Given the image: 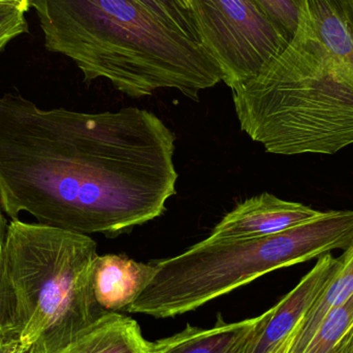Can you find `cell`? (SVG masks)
Listing matches in <instances>:
<instances>
[{
    "instance_id": "1",
    "label": "cell",
    "mask_w": 353,
    "mask_h": 353,
    "mask_svg": "<svg viewBox=\"0 0 353 353\" xmlns=\"http://www.w3.org/2000/svg\"><path fill=\"white\" fill-rule=\"evenodd\" d=\"M176 134L136 107L82 113L0 97V205L109 238L161 217L176 193Z\"/></svg>"
},
{
    "instance_id": "2",
    "label": "cell",
    "mask_w": 353,
    "mask_h": 353,
    "mask_svg": "<svg viewBox=\"0 0 353 353\" xmlns=\"http://www.w3.org/2000/svg\"><path fill=\"white\" fill-rule=\"evenodd\" d=\"M49 51L70 58L85 82L105 79L128 97L175 89L199 101L222 81L201 43L161 22L138 0H30Z\"/></svg>"
},
{
    "instance_id": "3",
    "label": "cell",
    "mask_w": 353,
    "mask_h": 353,
    "mask_svg": "<svg viewBox=\"0 0 353 353\" xmlns=\"http://www.w3.org/2000/svg\"><path fill=\"white\" fill-rule=\"evenodd\" d=\"M241 130L267 152L325 154L353 145V70L319 41L306 17L288 47L232 89Z\"/></svg>"
},
{
    "instance_id": "4",
    "label": "cell",
    "mask_w": 353,
    "mask_h": 353,
    "mask_svg": "<svg viewBox=\"0 0 353 353\" xmlns=\"http://www.w3.org/2000/svg\"><path fill=\"white\" fill-rule=\"evenodd\" d=\"M97 255L87 234L19 219L8 224L1 278L17 337L32 353L57 352L108 313L93 292Z\"/></svg>"
},
{
    "instance_id": "5",
    "label": "cell",
    "mask_w": 353,
    "mask_h": 353,
    "mask_svg": "<svg viewBox=\"0 0 353 353\" xmlns=\"http://www.w3.org/2000/svg\"><path fill=\"white\" fill-rule=\"evenodd\" d=\"M353 242V210H330L285 232L244 240L201 241L171 259L126 312L169 319L196 310L257 278Z\"/></svg>"
},
{
    "instance_id": "6",
    "label": "cell",
    "mask_w": 353,
    "mask_h": 353,
    "mask_svg": "<svg viewBox=\"0 0 353 353\" xmlns=\"http://www.w3.org/2000/svg\"><path fill=\"white\" fill-rule=\"evenodd\" d=\"M201 43L236 88L259 74L290 41L254 0H189Z\"/></svg>"
},
{
    "instance_id": "7",
    "label": "cell",
    "mask_w": 353,
    "mask_h": 353,
    "mask_svg": "<svg viewBox=\"0 0 353 353\" xmlns=\"http://www.w3.org/2000/svg\"><path fill=\"white\" fill-rule=\"evenodd\" d=\"M343 265L342 257L331 253L319 256L294 290H290L273 308L261 315L256 334L248 353H273L306 316L332 280Z\"/></svg>"
},
{
    "instance_id": "8",
    "label": "cell",
    "mask_w": 353,
    "mask_h": 353,
    "mask_svg": "<svg viewBox=\"0 0 353 353\" xmlns=\"http://www.w3.org/2000/svg\"><path fill=\"white\" fill-rule=\"evenodd\" d=\"M321 211L296 201L261 193L238 203L213 228L209 240L263 238L296 228L319 216Z\"/></svg>"
},
{
    "instance_id": "9",
    "label": "cell",
    "mask_w": 353,
    "mask_h": 353,
    "mask_svg": "<svg viewBox=\"0 0 353 353\" xmlns=\"http://www.w3.org/2000/svg\"><path fill=\"white\" fill-rule=\"evenodd\" d=\"M157 274L152 261L139 263L125 255H97L92 286L97 304L107 312L126 310Z\"/></svg>"
},
{
    "instance_id": "10",
    "label": "cell",
    "mask_w": 353,
    "mask_h": 353,
    "mask_svg": "<svg viewBox=\"0 0 353 353\" xmlns=\"http://www.w3.org/2000/svg\"><path fill=\"white\" fill-rule=\"evenodd\" d=\"M261 316L226 323L218 317L211 329L187 325L176 335L151 343L154 353H248Z\"/></svg>"
},
{
    "instance_id": "11",
    "label": "cell",
    "mask_w": 353,
    "mask_h": 353,
    "mask_svg": "<svg viewBox=\"0 0 353 353\" xmlns=\"http://www.w3.org/2000/svg\"><path fill=\"white\" fill-rule=\"evenodd\" d=\"M150 348L134 319L108 312L53 353H148Z\"/></svg>"
},
{
    "instance_id": "12",
    "label": "cell",
    "mask_w": 353,
    "mask_h": 353,
    "mask_svg": "<svg viewBox=\"0 0 353 353\" xmlns=\"http://www.w3.org/2000/svg\"><path fill=\"white\" fill-rule=\"evenodd\" d=\"M341 257L343 259L341 270L294 330L286 353H303L327 314L352 296L353 242L344 249Z\"/></svg>"
},
{
    "instance_id": "13",
    "label": "cell",
    "mask_w": 353,
    "mask_h": 353,
    "mask_svg": "<svg viewBox=\"0 0 353 353\" xmlns=\"http://www.w3.org/2000/svg\"><path fill=\"white\" fill-rule=\"evenodd\" d=\"M353 329V294L332 310L303 353H330Z\"/></svg>"
},
{
    "instance_id": "14",
    "label": "cell",
    "mask_w": 353,
    "mask_h": 353,
    "mask_svg": "<svg viewBox=\"0 0 353 353\" xmlns=\"http://www.w3.org/2000/svg\"><path fill=\"white\" fill-rule=\"evenodd\" d=\"M161 22L201 43L199 27L191 8L183 0H138ZM203 45V43H201Z\"/></svg>"
},
{
    "instance_id": "15",
    "label": "cell",
    "mask_w": 353,
    "mask_h": 353,
    "mask_svg": "<svg viewBox=\"0 0 353 353\" xmlns=\"http://www.w3.org/2000/svg\"><path fill=\"white\" fill-rule=\"evenodd\" d=\"M263 12L292 39L298 30L304 0H254Z\"/></svg>"
},
{
    "instance_id": "16",
    "label": "cell",
    "mask_w": 353,
    "mask_h": 353,
    "mask_svg": "<svg viewBox=\"0 0 353 353\" xmlns=\"http://www.w3.org/2000/svg\"><path fill=\"white\" fill-rule=\"evenodd\" d=\"M28 32L25 10L10 4L0 3V51L14 37Z\"/></svg>"
},
{
    "instance_id": "17",
    "label": "cell",
    "mask_w": 353,
    "mask_h": 353,
    "mask_svg": "<svg viewBox=\"0 0 353 353\" xmlns=\"http://www.w3.org/2000/svg\"><path fill=\"white\" fill-rule=\"evenodd\" d=\"M1 337H17V327L14 304L0 276V338Z\"/></svg>"
},
{
    "instance_id": "18",
    "label": "cell",
    "mask_w": 353,
    "mask_h": 353,
    "mask_svg": "<svg viewBox=\"0 0 353 353\" xmlns=\"http://www.w3.org/2000/svg\"><path fill=\"white\" fill-rule=\"evenodd\" d=\"M0 353H32V350L25 347L18 337H1Z\"/></svg>"
},
{
    "instance_id": "19",
    "label": "cell",
    "mask_w": 353,
    "mask_h": 353,
    "mask_svg": "<svg viewBox=\"0 0 353 353\" xmlns=\"http://www.w3.org/2000/svg\"><path fill=\"white\" fill-rule=\"evenodd\" d=\"M8 226V222L2 214V208L0 205V273H1L2 256H3L4 246H6Z\"/></svg>"
},
{
    "instance_id": "20",
    "label": "cell",
    "mask_w": 353,
    "mask_h": 353,
    "mask_svg": "<svg viewBox=\"0 0 353 353\" xmlns=\"http://www.w3.org/2000/svg\"><path fill=\"white\" fill-rule=\"evenodd\" d=\"M330 353H353V329Z\"/></svg>"
},
{
    "instance_id": "21",
    "label": "cell",
    "mask_w": 353,
    "mask_h": 353,
    "mask_svg": "<svg viewBox=\"0 0 353 353\" xmlns=\"http://www.w3.org/2000/svg\"><path fill=\"white\" fill-rule=\"evenodd\" d=\"M29 1H30V0H0V3L17 6V8H20L21 10L26 12V10L30 8V6H29Z\"/></svg>"
},
{
    "instance_id": "22",
    "label": "cell",
    "mask_w": 353,
    "mask_h": 353,
    "mask_svg": "<svg viewBox=\"0 0 353 353\" xmlns=\"http://www.w3.org/2000/svg\"><path fill=\"white\" fill-rule=\"evenodd\" d=\"M340 1L353 28V0H340Z\"/></svg>"
},
{
    "instance_id": "23",
    "label": "cell",
    "mask_w": 353,
    "mask_h": 353,
    "mask_svg": "<svg viewBox=\"0 0 353 353\" xmlns=\"http://www.w3.org/2000/svg\"><path fill=\"white\" fill-rule=\"evenodd\" d=\"M290 341H292V336L288 337L281 345L278 346L277 350H275L273 353H286V350H288V346H290Z\"/></svg>"
},
{
    "instance_id": "24",
    "label": "cell",
    "mask_w": 353,
    "mask_h": 353,
    "mask_svg": "<svg viewBox=\"0 0 353 353\" xmlns=\"http://www.w3.org/2000/svg\"><path fill=\"white\" fill-rule=\"evenodd\" d=\"M183 1H184V2H185V3H186V4H187V6H189V8H190V6H189V0H183Z\"/></svg>"
},
{
    "instance_id": "25",
    "label": "cell",
    "mask_w": 353,
    "mask_h": 353,
    "mask_svg": "<svg viewBox=\"0 0 353 353\" xmlns=\"http://www.w3.org/2000/svg\"><path fill=\"white\" fill-rule=\"evenodd\" d=\"M148 353H154V352H153V350H152V346H151L150 350H149Z\"/></svg>"
}]
</instances>
